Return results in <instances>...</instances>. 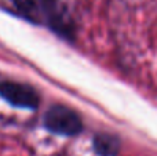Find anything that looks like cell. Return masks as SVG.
<instances>
[{
    "label": "cell",
    "instance_id": "1",
    "mask_svg": "<svg viewBox=\"0 0 157 156\" xmlns=\"http://www.w3.org/2000/svg\"><path fill=\"white\" fill-rule=\"evenodd\" d=\"M44 126L51 133L61 135H76L83 129L77 113L63 105H54L47 111L44 115Z\"/></svg>",
    "mask_w": 157,
    "mask_h": 156
},
{
    "label": "cell",
    "instance_id": "2",
    "mask_svg": "<svg viewBox=\"0 0 157 156\" xmlns=\"http://www.w3.org/2000/svg\"><path fill=\"white\" fill-rule=\"evenodd\" d=\"M0 97L11 105L26 109L39 107V96L32 87L15 82H0Z\"/></svg>",
    "mask_w": 157,
    "mask_h": 156
},
{
    "label": "cell",
    "instance_id": "3",
    "mask_svg": "<svg viewBox=\"0 0 157 156\" xmlns=\"http://www.w3.org/2000/svg\"><path fill=\"white\" fill-rule=\"evenodd\" d=\"M120 149V142L110 134H97L94 137V151L99 156H116Z\"/></svg>",
    "mask_w": 157,
    "mask_h": 156
},
{
    "label": "cell",
    "instance_id": "4",
    "mask_svg": "<svg viewBox=\"0 0 157 156\" xmlns=\"http://www.w3.org/2000/svg\"><path fill=\"white\" fill-rule=\"evenodd\" d=\"M13 3L17 6V8L24 13H29L35 8V0H13Z\"/></svg>",
    "mask_w": 157,
    "mask_h": 156
},
{
    "label": "cell",
    "instance_id": "5",
    "mask_svg": "<svg viewBox=\"0 0 157 156\" xmlns=\"http://www.w3.org/2000/svg\"><path fill=\"white\" fill-rule=\"evenodd\" d=\"M44 2H50V3H51V2H55V0H44Z\"/></svg>",
    "mask_w": 157,
    "mask_h": 156
}]
</instances>
